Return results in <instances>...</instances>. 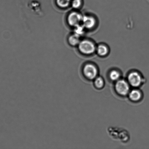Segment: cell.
<instances>
[{"instance_id":"3957f363","label":"cell","mask_w":149,"mask_h":149,"mask_svg":"<svg viewBox=\"0 0 149 149\" xmlns=\"http://www.w3.org/2000/svg\"><path fill=\"white\" fill-rule=\"evenodd\" d=\"M83 73L85 77L89 79H95L98 74L97 68L92 64L88 63L84 65Z\"/></svg>"},{"instance_id":"6da1fadb","label":"cell","mask_w":149,"mask_h":149,"mask_svg":"<svg viewBox=\"0 0 149 149\" xmlns=\"http://www.w3.org/2000/svg\"><path fill=\"white\" fill-rule=\"evenodd\" d=\"M78 50L85 55L92 54L96 52V46L93 42L88 40H81L77 46Z\"/></svg>"},{"instance_id":"4fadbf2b","label":"cell","mask_w":149,"mask_h":149,"mask_svg":"<svg viewBox=\"0 0 149 149\" xmlns=\"http://www.w3.org/2000/svg\"><path fill=\"white\" fill-rule=\"evenodd\" d=\"M104 82L101 77H96L94 80V84L96 87L98 88H102L104 85Z\"/></svg>"},{"instance_id":"8992f818","label":"cell","mask_w":149,"mask_h":149,"mask_svg":"<svg viewBox=\"0 0 149 149\" xmlns=\"http://www.w3.org/2000/svg\"><path fill=\"white\" fill-rule=\"evenodd\" d=\"M96 20L92 16L83 15L82 24L85 29L90 30L96 24Z\"/></svg>"},{"instance_id":"52a82bcc","label":"cell","mask_w":149,"mask_h":149,"mask_svg":"<svg viewBox=\"0 0 149 149\" xmlns=\"http://www.w3.org/2000/svg\"><path fill=\"white\" fill-rule=\"evenodd\" d=\"M80 36L73 33L69 36L68 38V43L71 46H77L81 41Z\"/></svg>"},{"instance_id":"30bf717a","label":"cell","mask_w":149,"mask_h":149,"mask_svg":"<svg viewBox=\"0 0 149 149\" xmlns=\"http://www.w3.org/2000/svg\"><path fill=\"white\" fill-rule=\"evenodd\" d=\"M71 0H56V4L59 8L65 9L71 6Z\"/></svg>"},{"instance_id":"5bb4252c","label":"cell","mask_w":149,"mask_h":149,"mask_svg":"<svg viewBox=\"0 0 149 149\" xmlns=\"http://www.w3.org/2000/svg\"><path fill=\"white\" fill-rule=\"evenodd\" d=\"M82 5V0H72L71 1V6L75 10L81 8Z\"/></svg>"},{"instance_id":"8fae6325","label":"cell","mask_w":149,"mask_h":149,"mask_svg":"<svg viewBox=\"0 0 149 149\" xmlns=\"http://www.w3.org/2000/svg\"><path fill=\"white\" fill-rule=\"evenodd\" d=\"M109 77L111 80L113 81L119 80L120 77V74L119 71L116 70H113L111 71L109 74Z\"/></svg>"},{"instance_id":"7a4b0ae2","label":"cell","mask_w":149,"mask_h":149,"mask_svg":"<svg viewBox=\"0 0 149 149\" xmlns=\"http://www.w3.org/2000/svg\"><path fill=\"white\" fill-rule=\"evenodd\" d=\"M83 16L81 13L75 10L71 11L67 15V23L70 27L74 28L82 24Z\"/></svg>"},{"instance_id":"5b68a950","label":"cell","mask_w":149,"mask_h":149,"mask_svg":"<svg viewBox=\"0 0 149 149\" xmlns=\"http://www.w3.org/2000/svg\"><path fill=\"white\" fill-rule=\"evenodd\" d=\"M128 83L132 87H137L141 85L143 78L139 73L134 71L129 73L128 77Z\"/></svg>"},{"instance_id":"9c48e42d","label":"cell","mask_w":149,"mask_h":149,"mask_svg":"<svg viewBox=\"0 0 149 149\" xmlns=\"http://www.w3.org/2000/svg\"><path fill=\"white\" fill-rule=\"evenodd\" d=\"M142 94L141 92L138 90H132L129 93L130 99L133 101L136 102L141 99Z\"/></svg>"},{"instance_id":"ba28073f","label":"cell","mask_w":149,"mask_h":149,"mask_svg":"<svg viewBox=\"0 0 149 149\" xmlns=\"http://www.w3.org/2000/svg\"><path fill=\"white\" fill-rule=\"evenodd\" d=\"M96 52L99 56L104 57L108 55L109 49L106 45L101 44L96 46Z\"/></svg>"},{"instance_id":"7c38bea8","label":"cell","mask_w":149,"mask_h":149,"mask_svg":"<svg viewBox=\"0 0 149 149\" xmlns=\"http://www.w3.org/2000/svg\"><path fill=\"white\" fill-rule=\"evenodd\" d=\"M74 29V33L78 35L80 37L84 34L85 33V29L82 24L77 26Z\"/></svg>"},{"instance_id":"277c9868","label":"cell","mask_w":149,"mask_h":149,"mask_svg":"<svg viewBox=\"0 0 149 149\" xmlns=\"http://www.w3.org/2000/svg\"><path fill=\"white\" fill-rule=\"evenodd\" d=\"M115 88L116 92L121 95H126L129 93L130 87L129 83L125 80H118L115 84Z\"/></svg>"}]
</instances>
